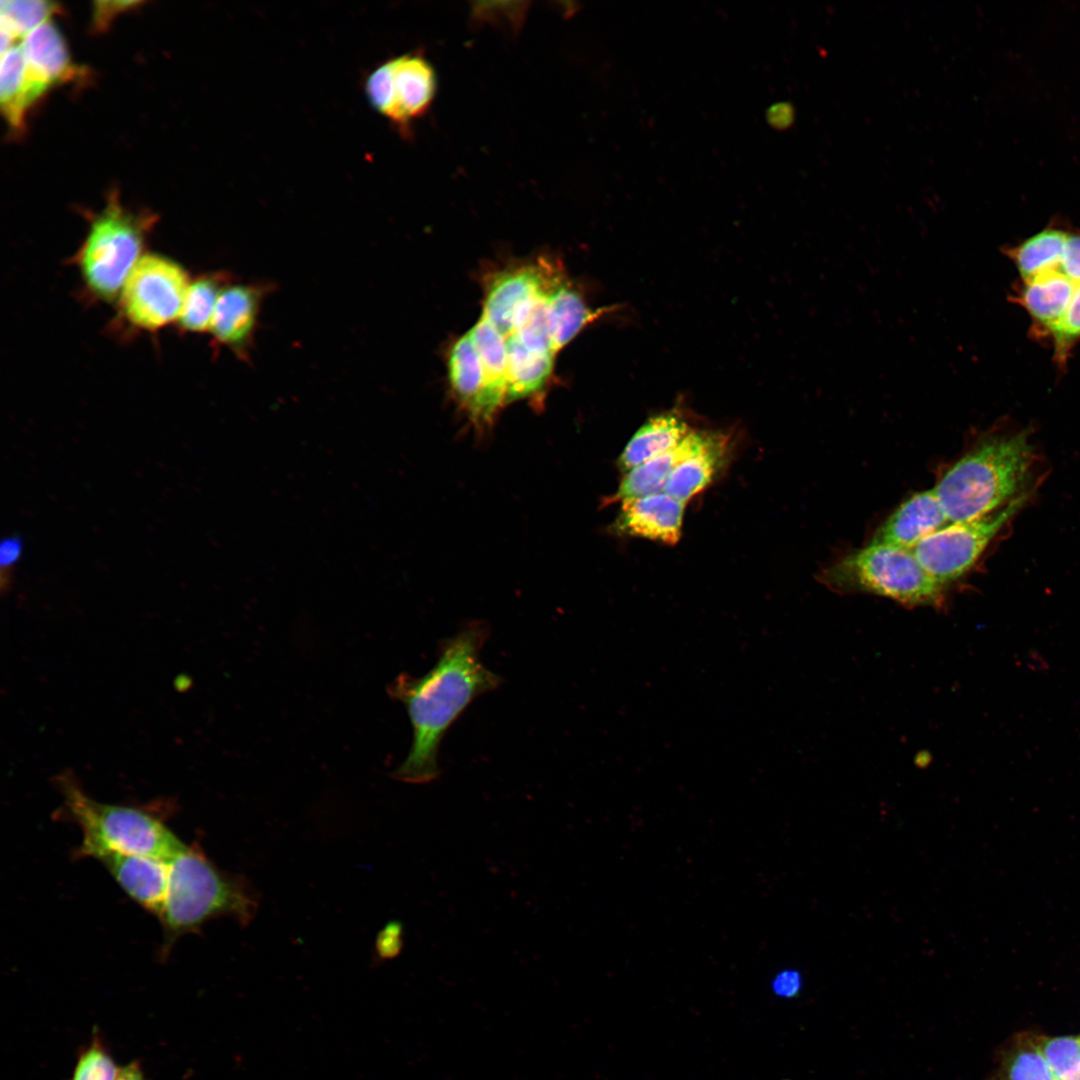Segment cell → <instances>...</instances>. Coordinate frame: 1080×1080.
I'll return each mask as SVG.
<instances>
[{
  "label": "cell",
  "mask_w": 1080,
  "mask_h": 1080,
  "mask_svg": "<svg viewBox=\"0 0 1080 1080\" xmlns=\"http://www.w3.org/2000/svg\"><path fill=\"white\" fill-rule=\"evenodd\" d=\"M489 633L482 622L465 625L440 642L436 663L426 674L401 673L388 686L391 698L405 706L413 729L409 753L393 778L416 784L435 780L447 731L476 698L502 684V677L481 661Z\"/></svg>",
  "instance_id": "obj_1"
},
{
  "label": "cell",
  "mask_w": 1080,
  "mask_h": 1080,
  "mask_svg": "<svg viewBox=\"0 0 1080 1080\" xmlns=\"http://www.w3.org/2000/svg\"><path fill=\"white\" fill-rule=\"evenodd\" d=\"M169 879L158 918L167 957L176 941L205 923L231 918L245 927L255 918L260 896L243 875L220 869L198 845H186L169 861Z\"/></svg>",
  "instance_id": "obj_2"
},
{
  "label": "cell",
  "mask_w": 1080,
  "mask_h": 1080,
  "mask_svg": "<svg viewBox=\"0 0 1080 1080\" xmlns=\"http://www.w3.org/2000/svg\"><path fill=\"white\" fill-rule=\"evenodd\" d=\"M1029 433L991 436L951 466L934 490L950 523L981 518L1027 495L1034 465Z\"/></svg>",
  "instance_id": "obj_3"
},
{
  "label": "cell",
  "mask_w": 1080,
  "mask_h": 1080,
  "mask_svg": "<svg viewBox=\"0 0 1080 1080\" xmlns=\"http://www.w3.org/2000/svg\"><path fill=\"white\" fill-rule=\"evenodd\" d=\"M66 816L82 832L79 856L140 854L169 861L184 846L158 816L145 809L90 797L70 772L56 776Z\"/></svg>",
  "instance_id": "obj_4"
},
{
  "label": "cell",
  "mask_w": 1080,
  "mask_h": 1080,
  "mask_svg": "<svg viewBox=\"0 0 1080 1080\" xmlns=\"http://www.w3.org/2000/svg\"><path fill=\"white\" fill-rule=\"evenodd\" d=\"M822 582L836 592H863L905 606L942 607L944 586L921 566L912 550L869 543L825 568Z\"/></svg>",
  "instance_id": "obj_5"
},
{
  "label": "cell",
  "mask_w": 1080,
  "mask_h": 1080,
  "mask_svg": "<svg viewBox=\"0 0 1080 1080\" xmlns=\"http://www.w3.org/2000/svg\"><path fill=\"white\" fill-rule=\"evenodd\" d=\"M154 216L125 208L118 193L110 194L104 209L90 223L77 255L88 288L98 297L113 299L138 262Z\"/></svg>",
  "instance_id": "obj_6"
},
{
  "label": "cell",
  "mask_w": 1080,
  "mask_h": 1080,
  "mask_svg": "<svg viewBox=\"0 0 1080 1080\" xmlns=\"http://www.w3.org/2000/svg\"><path fill=\"white\" fill-rule=\"evenodd\" d=\"M1026 498L1023 495L978 519L949 523L921 540L912 551L925 571L945 586L972 568Z\"/></svg>",
  "instance_id": "obj_7"
},
{
  "label": "cell",
  "mask_w": 1080,
  "mask_h": 1080,
  "mask_svg": "<svg viewBox=\"0 0 1080 1080\" xmlns=\"http://www.w3.org/2000/svg\"><path fill=\"white\" fill-rule=\"evenodd\" d=\"M365 91L378 113L407 130L433 103L437 92L436 71L422 54L399 55L369 74Z\"/></svg>",
  "instance_id": "obj_8"
},
{
  "label": "cell",
  "mask_w": 1080,
  "mask_h": 1080,
  "mask_svg": "<svg viewBox=\"0 0 1080 1080\" xmlns=\"http://www.w3.org/2000/svg\"><path fill=\"white\" fill-rule=\"evenodd\" d=\"M189 285L187 273L176 262L146 254L123 285L124 314L138 328L159 329L179 317Z\"/></svg>",
  "instance_id": "obj_9"
},
{
  "label": "cell",
  "mask_w": 1080,
  "mask_h": 1080,
  "mask_svg": "<svg viewBox=\"0 0 1080 1080\" xmlns=\"http://www.w3.org/2000/svg\"><path fill=\"white\" fill-rule=\"evenodd\" d=\"M565 281L560 264L544 258L497 272L487 282L481 316L506 337Z\"/></svg>",
  "instance_id": "obj_10"
},
{
  "label": "cell",
  "mask_w": 1080,
  "mask_h": 1080,
  "mask_svg": "<svg viewBox=\"0 0 1080 1080\" xmlns=\"http://www.w3.org/2000/svg\"><path fill=\"white\" fill-rule=\"evenodd\" d=\"M271 286L264 283L226 284L220 292L210 328L215 341L247 360L261 310Z\"/></svg>",
  "instance_id": "obj_11"
},
{
  "label": "cell",
  "mask_w": 1080,
  "mask_h": 1080,
  "mask_svg": "<svg viewBox=\"0 0 1080 1080\" xmlns=\"http://www.w3.org/2000/svg\"><path fill=\"white\" fill-rule=\"evenodd\" d=\"M120 888L144 910L156 915L164 905L169 862L140 854L105 853L97 856Z\"/></svg>",
  "instance_id": "obj_12"
},
{
  "label": "cell",
  "mask_w": 1080,
  "mask_h": 1080,
  "mask_svg": "<svg viewBox=\"0 0 1080 1080\" xmlns=\"http://www.w3.org/2000/svg\"><path fill=\"white\" fill-rule=\"evenodd\" d=\"M685 503L659 492L622 500L614 529L624 535L676 544L681 536Z\"/></svg>",
  "instance_id": "obj_13"
},
{
  "label": "cell",
  "mask_w": 1080,
  "mask_h": 1080,
  "mask_svg": "<svg viewBox=\"0 0 1080 1080\" xmlns=\"http://www.w3.org/2000/svg\"><path fill=\"white\" fill-rule=\"evenodd\" d=\"M949 523L934 488L924 490L901 503L879 527L871 543L912 550Z\"/></svg>",
  "instance_id": "obj_14"
},
{
  "label": "cell",
  "mask_w": 1080,
  "mask_h": 1080,
  "mask_svg": "<svg viewBox=\"0 0 1080 1080\" xmlns=\"http://www.w3.org/2000/svg\"><path fill=\"white\" fill-rule=\"evenodd\" d=\"M450 387L472 423L485 427L495 414L490 408L483 368L469 332L459 337L448 352Z\"/></svg>",
  "instance_id": "obj_15"
},
{
  "label": "cell",
  "mask_w": 1080,
  "mask_h": 1080,
  "mask_svg": "<svg viewBox=\"0 0 1080 1080\" xmlns=\"http://www.w3.org/2000/svg\"><path fill=\"white\" fill-rule=\"evenodd\" d=\"M1022 282L1014 296L1015 301L1028 313L1035 331L1051 336L1071 301L1077 283L1058 269Z\"/></svg>",
  "instance_id": "obj_16"
},
{
  "label": "cell",
  "mask_w": 1080,
  "mask_h": 1080,
  "mask_svg": "<svg viewBox=\"0 0 1080 1080\" xmlns=\"http://www.w3.org/2000/svg\"><path fill=\"white\" fill-rule=\"evenodd\" d=\"M20 45L28 73L47 89L81 74L72 62L61 32L51 20L27 34Z\"/></svg>",
  "instance_id": "obj_17"
},
{
  "label": "cell",
  "mask_w": 1080,
  "mask_h": 1080,
  "mask_svg": "<svg viewBox=\"0 0 1080 1080\" xmlns=\"http://www.w3.org/2000/svg\"><path fill=\"white\" fill-rule=\"evenodd\" d=\"M713 435L714 433L708 432H689L671 450L626 472L613 499L625 500L663 492L674 469L688 457L703 450Z\"/></svg>",
  "instance_id": "obj_18"
},
{
  "label": "cell",
  "mask_w": 1080,
  "mask_h": 1080,
  "mask_svg": "<svg viewBox=\"0 0 1080 1080\" xmlns=\"http://www.w3.org/2000/svg\"><path fill=\"white\" fill-rule=\"evenodd\" d=\"M47 90L28 73L20 44L1 55L0 104L12 129L23 128L28 109Z\"/></svg>",
  "instance_id": "obj_19"
},
{
  "label": "cell",
  "mask_w": 1080,
  "mask_h": 1080,
  "mask_svg": "<svg viewBox=\"0 0 1080 1080\" xmlns=\"http://www.w3.org/2000/svg\"><path fill=\"white\" fill-rule=\"evenodd\" d=\"M507 347L506 403L542 397L552 376L555 356L551 352L529 349L505 337Z\"/></svg>",
  "instance_id": "obj_20"
},
{
  "label": "cell",
  "mask_w": 1080,
  "mask_h": 1080,
  "mask_svg": "<svg viewBox=\"0 0 1080 1080\" xmlns=\"http://www.w3.org/2000/svg\"><path fill=\"white\" fill-rule=\"evenodd\" d=\"M614 308L591 309L575 288L567 281L563 282L546 300L547 319L554 351L558 353L587 325Z\"/></svg>",
  "instance_id": "obj_21"
},
{
  "label": "cell",
  "mask_w": 1080,
  "mask_h": 1080,
  "mask_svg": "<svg viewBox=\"0 0 1080 1080\" xmlns=\"http://www.w3.org/2000/svg\"><path fill=\"white\" fill-rule=\"evenodd\" d=\"M689 433L686 422L673 413L650 418L631 438L618 459V466L628 472L644 462L677 446Z\"/></svg>",
  "instance_id": "obj_22"
},
{
  "label": "cell",
  "mask_w": 1080,
  "mask_h": 1080,
  "mask_svg": "<svg viewBox=\"0 0 1080 1080\" xmlns=\"http://www.w3.org/2000/svg\"><path fill=\"white\" fill-rule=\"evenodd\" d=\"M728 438L714 433L700 452L682 461L669 476L663 492L686 503L705 489L720 469L727 452Z\"/></svg>",
  "instance_id": "obj_23"
},
{
  "label": "cell",
  "mask_w": 1080,
  "mask_h": 1080,
  "mask_svg": "<svg viewBox=\"0 0 1080 1080\" xmlns=\"http://www.w3.org/2000/svg\"><path fill=\"white\" fill-rule=\"evenodd\" d=\"M468 332L483 368L490 408L497 415L506 403L508 357L505 336L482 316Z\"/></svg>",
  "instance_id": "obj_24"
},
{
  "label": "cell",
  "mask_w": 1080,
  "mask_h": 1080,
  "mask_svg": "<svg viewBox=\"0 0 1080 1080\" xmlns=\"http://www.w3.org/2000/svg\"><path fill=\"white\" fill-rule=\"evenodd\" d=\"M1068 235L1064 230L1047 228L1006 248L1005 254L1015 264L1022 281H1027L1059 268Z\"/></svg>",
  "instance_id": "obj_25"
},
{
  "label": "cell",
  "mask_w": 1080,
  "mask_h": 1080,
  "mask_svg": "<svg viewBox=\"0 0 1080 1080\" xmlns=\"http://www.w3.org/2000/svg\"><path fill=\"white\" fill-rule=\"evenodd\" d=\"M224 283H228L225 276L214 273L198 277L189 285L178 317L183 329L203 332L210 328L218 297L225 286Z\"/></svg>",
  "instance_id": "obj_26"
},
{
  "label": "cell",
  "mask_w": 1080,
  "mask_h": 1080,
  "mask_svg": "<svg viewBox=\"0 0 1080 1080\" xmlns=\"http://www.w3.org/2000/svg\"><path fill=\"white\" fill-rule=\"evenodd\" d=\"M1002 1080H1056L1042 1054L1037 1037L1022 1034L1010 1045L1002 1058Z\"/></svg>",
  "instance_id": "obj_27"
},
{
  "label": "cell",
  "mask_w": 1080,
  "mask_h": 1080,
  "mask_svg": "<svg viewBox=\"0 0 1080 1080\" xmlns=\"http://www.w3.org/2000/svg\"><path fill=\"white\" fill-rule=\"evenodd\" d=\"M57 3L43 0H5L0 3L1 34L15 42L50 21Z\"/></svg>",
  "instance_id": "obj_28"
},
{
  "label": "cell",
  "mask_w": 1080,
  "mask_h": 1080,
  "mask_svg": "<svg viewBox=\"0 0 1080 1080\" xmlns=\"http://www.w3.org/2000/svg\"><path fill=\"white\" fill-rule=\"evenodd\" d=\"M121 1069L101 1031L95 1026L90 1040L78 1050L68 1080H117Z\"/></svg>",
  "instance_id": "obj_29"
},
{
  "label": "cell",
  "mask_w": 1080,
  "mask_h": 1080,
  "mask_svg": "<svg viewBox=\"0 0 1080 1080\" xmlns=\"http://www.w3.org/2000/svg\"><path fill=\"white\" fill-rule=\"evenodd\" d=\"M1056 1080H1080V1036L1037 1037Z\"/></svg>",
  "instance_id": "obj_30"
},
{
  "label": "cell",
  "mask_w": 1080,
  "mask_h": 1080,
  "mask_svg": "<svg viewBox=\"0 0 1080 1080\" xmlns=\"http://www.w3.org/2000/svg\"><path fill=\"white\" fill-rule=\"evenodd\" d=\"M1051 337L1056 361L1063 365L1080 340V283H1077L1071 301Z\"/></svg>",
  "instance_id": "obj_31"
},
{
  "label": "cell",
  "mask_w": 1080,
  "mask_h": 1080,
  "mask_svg": "<svg viewBox=\"0 0 1080 1080\" xmlns=\"http://www.w3.org/2000/svg\"><path fill=\"white\" fill-rule=\"evenodd\" d=\"M1058 270L1080 283V233H1069Z\"/></svg>",
  "instance_id": "obj_32"
},
{
  "label": "cell",
  "mask_w": 1080,
  "mask_h": 1080,
  "mask_svg": "<svg viewBox=\"0 0 1080 1080\" xmlns=\"http://www.w3.org/2000/svg\"><path fill=\"white\" fill-rule=\"evenodd\" d=\"M802 988V978L798 971L783 970L772 981L773 992L782 998L796 997Z\"/></svg>",
  "instance_id": "obj_33"
},
{
  "label": "cell",
  "mask_w": 1080,
  "mask_h": 1080,
  "mask_svg": "<svg viewBox=\"0 0 1080 1080\" xmlns=\"http://www.w3.org/2000/svg\"><path fill=\"white\" fill-rule=\"evenodd\" d=\"M766 118L775 129H786L794 121V108L788 102L775 103L768 108Z\"/></svg>",
  "instance_id": "obj_34"
},
{
  "label": "cell",
  "mask_w": 1080,
  "mask_h": 1080,
  "mask_svg": "<svg viewBox=\"0 0 1080 1080\" xmlns=\"http://www.w3.org/2000/svg\"><path fill=\"white\" fill-rule=\"evenodd\" d=\"M136 2H97L94 9V23L97 27H104L110 21V17L114 13H119L129 8L130 5H135Z\"/></svg>",
  "instance_id": "obj_35"
},
{
  "label": "cell",
  "mask_w": 1080,
  "mask_h": 1080,
  "mask_svg": "<svg viewBox=\"0 0 1080 1080\" xmlns=\"http://www.w3.org/2000/svg\"><path fill=\"white\" fill-rule=\"evenodd\" d=\"M382 948L380 954L382 957H393L399 953L401 949V927L399 924L392 923L383 931Z\"/></svg>",
  "instance_id": "obj_36"
},
{
  "label": "cell",
  "mask_w": 1080,
  "mask_h": 1080,
  "mask_svg": "<svg viewBox=\"0 0 1080 1080\" xmlns=\"http://www.w3.org/2000/svg\"><path fill=\"white\" fill-rule=\"evenodd\" d=\"M20 554V542L16 538H9L1 545L2 571L9 569Z\"/></svg>",
  "instance_id": "obj_37"
},
{
  "label": "cell",
  "mask_w": 1080,
  "mask_h": 1080,
  "mask_svg": "<svg viewBox=\"0 0 1080 1080\" xmlns=\"http://www.w3.org/2000/svg\"><path fill=\"white\" fill-rule=\"evenodd\" d=\"M117 1080H150L147 1078L138 1060H133L123 1066Z\"/></svg>",
  "instance_id": "obj_38"
}]
</instances>
